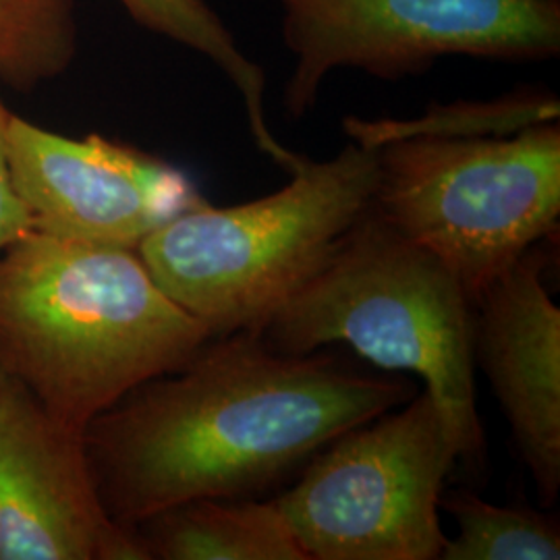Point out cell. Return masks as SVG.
<instances>
[{"label": "cell", "mask_w": 560, "mask_h": 560, "mask_svg": "<svg viewBox=\"0 0 560 560\" xmlns=\"http://www.w3.org/2000/svg\"><path fill=\"white\" fill-rule=\"evenodd\" d=\"M416 393L400 376L320 349L282 353L240 330L129 390L83 436L104 509L133 529L179 502L254 499Z\"/></svg>", "instance_id": "1"}, {"label": "cell", "mask_w": 560, "mask_h": 560, "mask_svg": "<svg viewBox=\"0 0 560 560\" xmlns=\"http://www.w3.org/2000/svg\"><path fill=\"white\" fill-rule=\"evenodd\" d=\"M212 339L138 249L32 231L0 256V368L83 430Z\"/></svg>", "instance_id": "2"}, {"label": "cell", "mask_w": 560, "mask_h": 560, "mask_svg": "<svg viewBox=\"0 0 560 560\" xmlns=\"http://www.w3.org/2000/svg\"><path fill=\"white\" fill-rule=\"evenodd\" d=\"M282 353L349 345L384 372H411L441 405L459 460L480 471L474 303L455 272L372 206L260 330Z\"/></svg>", "instance_id": "3"}, {"label": "cell", "mask_w": 560, "mask_h": 560, "mask_svg": "<svg viewBox=\"0 0 560 560\" xmlns=\"http://www.w3.org/2000/svg\"><path fill=\"white\" fill-rule=\"evenodd\" d=\"M279 191L237 206L203 200L164 222L138 252L162 291L224 337L258 332L370 210L376 148L349 143L310 159Z\"/></svg>", "instance_id": "4"}, {"label": "cell", "mask_w": 560, "mask_h": 560, "mask_svg": "<svg viewBox=\"0 0 560 560\" xmlns=\"http://www.w3.org/2000/svg\"><path fill=\"white\" fill-rule=\"evenodd\" d=\"M376 148L372 210L436 254L476 303L559 231L560 125L497 136H405Z\"/></svg>", "instance_id": "5"}, {"label": "cell", "mask_w": 560, "mask_h": 560, "mask_svg": "<svg viewBox=\"0 0 560 560\" xmlns=\"http://www.w3.org/2000/svg\"><path fill=\"white\" fill-rule=\"evenodd\" d=\"M459 451L423 388L340 434L275 504L307 560H434L446 546L444 481Z\"/></svg>", "instance_id": "6"}, {"label": "cell", "mask_w": 560, "mask_h": 560, "mask_svg": "<svg viewBox=\"0 0 560 560\" xmlns=\"http://www.w3.org/2000/svg\"><path fill=\"white\" fill-rule=\"evenodd\" d=\"M295 57L282 90L300 120L337 69L378 80L420 75L442 57L525 62L560 52V0H277Z\"/></svg>", "instance_id": "7"}, {"label": "cell", "mask_w": 560, "mask_h": 560, "mask_svg": "<svg viewBox=\"0 0 560 560\" xmlns=\"http://www.w3.org/2000/svg\"><path fill=\"white\" fill-rule=\"evenodd\" d=\"M7 150L34 231L60 240L138 249L206 200L179 166L98 133L67 138L11 115Z\"/></svg>", "instance_id": "8"}, {"label": "cell", "mask_w": 560, "mask_h": 560, "mask_svg": "<svg viewBox=\"0 0 560 560\" xmlns=\"http://www.w3.org/2000/svg\"><path fill=\"white\" fill-rule=\"evenodd\" d=\"M83 434L0 381V560H148L104 509Z\"/></svg>", "instance_id": "9"}, {"label": "cell", "mask_w": 560, "mask_h": 560, "mask_svg": "<svg viewBox=\"0 0 560 560\" xmlns=\"http://www.w3.org/2000/svg\"><path fill=\"white\" fill-rule=\"evenodd\" d=\"M540 243L492 280L474 307V361L488 376L544 504L560 490V310Z\"/></svg>", "instance_id": "10"}, {"label": "cell", "mask_w": 560, "mask_h": 560, "mask_svg": "<svg viewBox=\"0 0 560 560\" xmlns=\"http://www.w3.org/2000/svg\"><path fill=\"white\" fill-rule=\"evenodd\" d=\"M133 529L148 560H307L275 501L179 502Z\"/></svg>", "instance_id": "11"}, {"label": "cell", "mask_w": 560, "mask_h": 560, "mask_svg": "<svg viewBox=\"0 0 560 560\" xmlns=\"http://www.w3.org/2000/svg\"><path fill=\"white\" fill-rule=\"evenodd\" d=\"M129 18L143 30L177 42L198 52L222 71L240 92L256 148L287 173L295 171L305 156L284 148L272 133L264 110L266 75L260 65L249 59L233 32L208 0H119Z\"/></svg>", "instance_id": "12"}, {"label": "cell", "mask_w": 560, "mask_h": 560, "mask_svg": "<svg viewBox=\"0 0 560 560\" xmlns=\"http://www.w3.org/2000/svg\"><path fill=\"white\" fill-rule=\"evenodd\" d=\"M441 506L459 523L446 540L444 560H559L557 517L527 506H499L469 490L441 497Z\"/></svg>", "instance_id": "13"}, {"label": "cell", "mask_w": 560, "mask_h": 560, "mask_svg": "<svg viewBox=\"0 0 560 560\" xmlns=\"http://www.w3.org/2000/svg\"><path fill=\"white\" fill-rule=\"evenodd\" d=\"M73 0H0V81L30 92L75 57Z\"/></svg>", "instance_id": "14"}, {"label": "cell", "mask_w": 560, "mask_h": 560, "mask_svg": "<svg viewBox=\"0 0 560 560\" xmlns=\"http://www.w3.org/2000/svg\"><path fill=\"white\" fill-rule=\"evenodd\" d=\"M559 120V102L555 98H509L490 104L439 106L418 120L347 119L345 127L353 141L378 145L382 141L405 136H497L513 133L523 127Z\"/></svg>", "instance_id": "15"}, {"label": "cell", "mask_w": 560, "mask_h": 560, "mask_svg": "<svg viewBox=\"0 0 560 560\" xmlns=\"http://www.w3.org/2000/svg\"><path fill=\"white\" fill-rule=\"evenodd\" d=\"M2 85V81H0ZM11 110L2 101L0 94V256L18 241L23 240L34 231V222L30 217L27 206L21 200L15 187L9 150H7V129L11 120Z\"/></svg>", "instance_id": "16"}, {"label": "cell", "mask_w": 560, "mask_h": 560, "mask_svg": "<svg viewBox=\"0 0 560 560\" xmlns=\"http://www.w3.org/2000/svg\"><path fill=\"white\" fill-rule=\"evenodd\" d=\"M4 376H7V374H4V370H2V368H0V381H2V378H4Z\"/></svg>", "instance_id": "17"}]
</instances>
